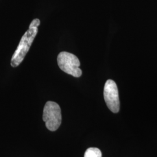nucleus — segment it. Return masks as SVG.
<instances>
[{"label": "nucleus", "mask_w": 157, "mask_h": 157, "mask_svg": "<svg viewBox=\"0 0 157 157\" xmlns=\"http://www.w3.org/2000/svg\"><path fill=\"white\" fill-rule=\"evenodd\" d=\"M37 33V27L29 26L28 30L23 36L17 50L12 56L11 65L12 67H17L22 63L26 54L28 52Z\"/></svg>", "instance_id": "nucleus-1"}, {"label": "nucleus", "mask_w": 157, "mask_h": 157, "mask_svg": "<svg viewBox=\"0 0 157 157\" xmlns=\"http://www.w3.org/2000/svg\"><path fill=\"white\" fill-rule=\"evenodd\" d=\"M43 119L49 130L52 132L56 130L62 122L61 110L59 105L53 101L47 102L43 109Z\"/></svg>", "instance_id": "nucleus-2"}, {"label": "nucleus", "mask_w": 157, "mask_h": 157, "mask_svg": "<svg viewBox=\"0 0 157 157\" xmlns=\"http://www.w3.org/2000/svg\"><path fill=\"white\" fill-rule=\"evenodd\" d=\"M57 62L59 68L64 72L76 78L80 77L82 71L79 67L80 62L78 58L67 52H60L57 57Z\"/></svg>", "instance_id": "nucleus-3"}, {"label": "nucleus", "mask_w": 157, "mask_h": 157, "mask_svg": "<svg viewBox=\"0 0 157 157\" xmlns=\"http://www.w3.org/2000/svg\"><path fill=\"white\" fill-rule=\"evenodd\" d=\"M104 97L110 111L118 113L120 109V101L118 87L113 80L109 79L106 82L104 89Z\"/></svg>", "instance_id": "nucleus-4"}, {"label": "nucleus", "mask_w": 157, "mask_h": 157, "mask_svg": "<svg viewBox=\"0 0 157 157\" xmlns=\"http://www.w3.org/2000/svg\"><path fill=\"white\" fill-rule=\"evenodd\" d=\"M84 157H102V153L100 149L90 147L85 152Z\"/></svg>", "instance_id": "nucleus-5"}, {"label": "nucleus", "mask_w": 157, "mask_h": 157, "mask_svg": "<svg viewBox=\"0 0 157 157\" xmlns=\"http://www.w3.org/2000/svg\"><path fill=\"white\" fill-rule=\"evenodd\" d=\"M40 24V21L39 19H35L30 24L29 26L30 27H37L39 26Z\"/></svg>", "instance_id": "nucleus-6"}]
</instances>
